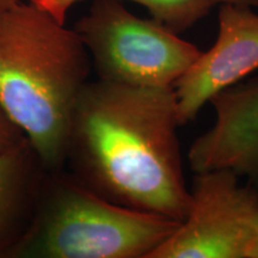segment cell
I'll list each match as a JSON object with an SVG mask.
<instances>
[{"instance_id": "6da1fadb", "label": "cell", "mask_w": 258, "mask_h": 258, "mask_svg": "<svg viewBox=\"0 0 258 258\" xmlns=\"http://www.w3.org/2000/svg\"><path fill=\"white\" fill-rule=\"evenodd\" d=\"M172 88H133L97 79L80 92L64 166L96 195L182 222L191 206L177 137Z\"/></svg>"}, {"instance_id": "7a4b0ae2", "label": "cell", "mask_w": 258, "mask_h": 258, "mask_svg": "<svg viewBox=\"0 0 258 258\" xmlns=\"http://www.w3.org/2000/svg\"><path fill=\"white\" fill-rule=\"evenodd\" d=\"M90 70L73 28L31 2L0 8V103L50 172L64 167L71 121Z\"/></svg>"}, {"instance_id": "3957f363", "label": "cell", "mask_w": 258, "mask_h": 258, "mask_svg": "<svg viewBox=\"0 0 258 258\" xmlns=\"http://www.w3.org/2000/svg\"><path fill=\"white\" fill-rule=\"evenodd\" d=\"M180 222L115 205L47 171L27 233L9 258H148Z\"/></svg>"}, {"instance_id": "277c9868", "label": "cell", "mask_w": 258, "mask_h": 258, "mask_svg": "<svg viewBox=\"0 0 258 258\" xmlns=\"http://www.w3.org/2000/svg\"><path fill=\"white\" fill-rule=\"evenodd\" d=\"M98 79L133 88L169 89L201 50L153 18H140L121 0H92L74 25Z\"/></svg>"}, {"instance_id": "5b68a950", "label": "cell", "mask_w": 258, "mask_h": 258, "mask_svg": "<svg viewBox=\"0 0 258 258\" xmlns=\"http://www.w3.org/2000/svg\"><path fill=\"white\" fill-rule=\"evenodd\" d=\"M256 188L228 170L196 173L188 215L148 258H250Z\"/></svg>"}, {"instance_id": "8992f818", "label": "cell", "mask_w": 258, "mask_h": 258, "mask_svg": "<svg viewBox=\"0 0 258 258\" xmlns=\"http://www.w3.org/2000/svg\"><path fill=\"white\" fill-rule=\"evenodd\" d=\"M218 37L173 86L179 124L195 120L217 93L258 70V14L245 5L219 4Z\"/></svg>"}, {"instance_id": "52a82bcc", "label": "cell", "mask_w": 258, "mask_h": 258, "mask_svg": "<svg viewBox=\"0 0 258 258\" xmlns=\"http://www.w3.org/2000/svg\"><path fill=\"white\" fill-rule=\"evenodd\" d=\"M209 103L217 117L190 146V167L228 170L258 186V78L222 90Z\"/></svg>"}, {"instance_id": "ba28073f", "label": "cell", "mask_w": 258, "mask_h": 258, "mask_svg": "<svg viewBox=\"0 0 258 258\" xmlns=\"http://www.w3.org/2000/svg\"><path fill=\"white\" fill-rule=\"evenodd\" d=\"M46 172L27 138L0 154V258H9L27 233Z\"/></svg>"}, {"instance_id": "9c48e42d", "label": "cell", "mask_w": 258, "mask_h": 258, "mask_svg": "<svg viewBox=\"0 0 258 258\" xmlns=\"http://www.w3.org/2000/svg\"><path fill=\"white\" fill-rule=\"evenodd\" d=\"M214 0H147L151 17L176 34L184 32L208 15Z\"/></svg>"}, {"instance_id": "30bf717a", "label": "cell", "mask_w": 258, "mask_h": 258, "mask_svg": "<svg viewBox=\"0 0 258 258\" xmlns=\"http://www.w3.org/2000/svg\"><path fill=\"white\" fill-rule=\"evenodd\" d=\"M25 138L22 129L12 121L0 103V154L17 146Z\"/></svg>"}, {"instance_id": "8fae6325", "label": "cell", "mask_w": 258, "mask_h": 258, "mask_svg": "<svg viewBox=\"0 0 258 258\" xmlns=\"http://www.w3.org/2000/svg\"><path fill=\"white\" fill-rule=\"evenodd\" d=\"M29 2L50 14L61 23H66V18L70 10L84 0H29ZM121 2H133L141 6H145L147 0H121Z\"/></svg>"}, {"instance_id": "7c38bea8", "label": "cell", "mask_w": 258, "mask_h": 258, "mask_svg": "<svg viewBox=\"0 0 258 258\" xmlns=\"http://www.w3.org/2000/svg\"><path fill=\"white\" fill-rule=\"evenodd\" d=\"M250 258H258V186L254 192L252 211V245H251Z\"/></svg>"}, {"instance_id": "4fadbf2b", "label": "cell", "mask_w": 258, "mask_h": 258, "mask_svg": "<svg viewBox=\"0 0 258 258\" xmlns=\"http://www.w3.org/2000/svg\"><path fill=\"white\" fill-rule=\"evenodd\" d=\"M18 0H0V8H4V6H9L15 4Z\"/></svg>"}]
</instances>
